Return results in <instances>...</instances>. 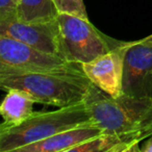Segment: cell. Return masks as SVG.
<instances>
[{
	"label": "cell",
	"instance_id": "cell-3",
	"mask_svg": "<svg viewBox=\"0 0 152 152\" xmlns=\"http://www.w3.org/2000/svg\"><path fill=\"white\" fill-rule=\"evenodd\" d=\"M93 121L86 102L50 112H34L15 126H0V152H17L20 148Z\"/></svg>",
	"mask_w": 152,
	"mask_h": 152
},
{
	"label": "cell",
	"instance_id": "cell-11",
	"mask_svg": "<svg viewBox=\"0 0 152 152\" xmlns=\"http://www.w3.org/2000/svg\"><path fill=\"white\" fill-rule=\"evenodd\" d=\"M58 15L54 0H19L16 7L17 20L24 23L55 21Z\"/></svg>",
	"mask_w": 152,
	"mask_h": 152
},
{
	"label": "cell",
	"instance_id": "cell-13",
	"mask_svg": "<svg viewBox=\"0 0 152 152\" xmlns=\"http://www.w3.org/2000/svg\"><path fill=\"white\" fill-rule=\"evenodd\" d=\"M15 0H0V21H11L17 19L16 17Z\"/></svg>",
	"mask_w": 152,
	"mask_h": 152
},
{
	"label": "cell",
	"instance_id": "cell-6",
	"mask_svg": "<svg viewBox=\"0 0 152 152\" xmlns=\"http://www.w3.org/2000/svg\"><path fill=\"white\" fill-rule=\"evenodd\" d=\"M130 42H123L107 53L81 64V69L94 86L110 97L123 94V74L126 51Z\"/></svg>",
	"mask_w": 152,
	"mask_h": 152
},
{
	"label": "cell",
	"instance_id": "cell-10",
	"mask_svg": "<svg viewBox=\"0 0 152 152\" xmlns=\"http://www.w3.org/2000/svg\"><path fill=\"white\" fill-rule=\"evenodd\" d=\"M34 103L36 102L23 91L7 90L0 106V114L3 119L0 126L10 127L22 123L34 113Z\"/></svg>",
	"mask_w": 152,
	"mask_h": 152
},
{
	"label": "cell",
	"instance_id": "cell-16",
	"mask_svg": "<svg viewBox=\"0 0 152 152\" xmlns=\"http://www.w3.org/2000/svg\"><path fill=\"white\" fill-rule=\"evenodd\" d=\"M15 1H16V4H17V2H18V1H19V0H15Z\"/></svg>",
	"mask_w": 152,
	"mask_h": 152
},
{
	"label": "cell",
	"instance_id": "cell-4",
	"mask_svg": "<svg viewBox=\"0 0 152 152\" xmlns=\"http://www.w3.org/2000/svg\"><path fill=\"white\" fill-rule=\"evenodd\" d=\"M57 22L65 58L71 63L81 65L91 61L123 43L102 34L89 19L79 16L59 13Z\"/></svg>",
	"mask_w": 152,
	"mask_h": 152
},
{
	"label": "cell",
	"instance_id": "cell-12",
	"mask_svg": "<svg viewBox=\"0 0 152 152\" xmlns=\"http://www.w3.org/2000/svg\"><path fill=\"white\" fill-rule=\"evenodd\" d=\"M59 13H67L89 19L83 0H54Z\"/></svg>",
	"mask_w": 152,
	"mask_h": 152
},
{
	"label": "cell",
	"instance_id": "cell-5",
	"mask_svg": "<svg viewBox=\"0 0 152 152\" xmlns=\"http://www.w3.org/2000/svg\"><path fill=\"white\" fill-rule=\"evenodd\" d=\"M81 65L38 50L13 38L0 36V74L79 72Z\"/></svg>",
	"mask_w": 152,
	"mask_h": 152
},
{
	"label": "cell",
	"instance_id": "cell-9",
	"mask_svg": "<svg viewBox=\"0 0 152 152\" xmlns=\"http://www.w3.org/2000/svg\"><path fill=\"white\" fill-rule=\"evenodd\" d=\"M103 132L95 121L67 129L37 143L24 146L17 152H70L79 144L96 137Z\"/></svg>",
	"mask_w": 152,
	"mask_h": 152
},
{
	"label": "cell",
	"instance_id": "cell-1",
	"mask_svg": "<svg viewBox=\"0 0 152 152\" xmlns=\"http://www.w3.org/2000/svg\"><path fill=\"white\" fill-rule=\"evenodd\" d=\"M86 103L102 131L117 134L121 152L141 151L139 144L152 135V98H114L93 85Z\"/></svg>",
	"mask_w": 152,
	"mask_h": 152
},
{
	"label": "cell",
	"instance_id": "cell-14",
	"mask_svg": "<svg viewBox=\"0 0 152 152\" xmlns=\"http://www.w3.org/2000/svg\"><path fill=\"white\" fill-rule=\"evenodd\" d=\"M141 152H152V135L144 143L143 147L141 148Z\"/></svg>",
	"mask_w": 152,
	"mask_h": 152
},
{
	"label": "cell",
	"instance_id": "cell-15",
	"mask_svg": "<svg viewBox=\"0 0 152 152\" xmlns=\"http://www.w3.org/2000/svg\"><path fill=\"white\" fill-rule=\"evenodd\" d=\"M141 42L143 43H146V44H152V34H150V36H147L146 38L142 39V40H140Z\"/></svg>",
	"mask_w": 152,
	"mask_h": 152
},
{
	"label": "cell",
	"instance_id": "cell-8",
	"mask_svg": "<svg viewBox=\"0 0 152 152\" xmlns=\"http://www.w3.org/2000/svg\"><path fill=\"white\" fill-rule=\"evenodd\" d=\"M123 94L152 98V44L129 43L124 61Z\"/></svg>",
	"mask_w": 152,
	"mask_h": 152
},
{
	"label": "cell",
	"instance_id": "cell-7",
	"mask_svg": "<svg viewBox=\"0 0 152 152\" xmlns=\"http://www.w3.org/2000/svg\"><path fill=\"white\" fill-rule=\"evenodd\" d=\"M0 36L10 37L38 50L65 58L61 28L57 20L42 23H24L17 19L0 21Z\"/></svg>",
	"mask_w": 152,
	"mask_h": 152
},
{
	"label": "cell",
	"instance_id": "cell-2",
	"mask_svg": "<svg viewBox=\"0 0 152 152\" xmlns=\"http://www.w3.org/2000/svg\"><path fill=\"white\" fill-rule=\"evenodd\" d=\"M1 89H17L36 103L65 107L86 102L93 83L83 71L0 74Z\"/></svg>",
	"mask_w": 152,
	"mask_h": 152
}]
</instances>
